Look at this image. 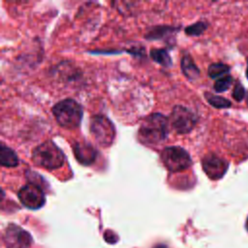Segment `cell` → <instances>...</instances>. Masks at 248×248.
I'll return each mask as SVG.
<instances>
[{"label":"cell","mask_w":248,"mask_h":248,"mask_svg":"<svg viewBox=\"0 0 248 248\" xmlns=\"http://www.w3.org/2000/svg\"><path fill=\"white\" fill-rule=\"evenodd\" d=\"M73 150L76 156V159L85 166L91 165L97 156V150L88 142L85 141H77L73 145Z\"/></svg>","instance_id":"30bf717a"},{"label":"cell","mask_w":248,"mask_h":248,"mask_svg":"<svg viewBox=\"0 0 248 248\" xmlns=\"http://www.w3.org/2000/svg\"><path fill=\"white\" fill-rule=\"evenodd\" d=\"M17 197L20 202L29 209H39L46 202L43 190L34 183H28L21 187L17 193Z\"/></svg>","instance_id":"52a82bcc"},{"label":"cell","mask_w":248,"mask_h":248,"mask_svg":"<svg viewBox=\"0 0 248 248\" xmlns=\"http://www.w3.org/2000/svg\"><path fill=\"white\" fill-rule=\"evenodd\" d=\"M0 162L3 167L13 168L18 165V158L12 148L2 144L0 148Z\"/></svg>","instance_id":"7c38bea8"},{"label":"cell","mask_w":248,"mask_h":248,"mask_svg":"<svg viewBox=\"0 0 248 248\" xmlns=\"http://www.w3.org/2000/svg\"><path fill=\"white\" fill-rule=\"evenodd\" d=\"M32 161L36 166L51 170L61 168L65 157L62 150L55 143L51 140H46L34 148Z\"/></svg>","instance_id":"7a4b0ae2"},{"label":"cell","mask_w":248,"mask_h":248,"mask_svg":"<svg viewBox=\"0 0 248 248\" xmlns=\"http://www.w3.org/2000/svg\"><path fill=\"white\" fill-rule=\"evenodd\" d=\"M244 94H245V90H244L243 86L241 85L240 82H237L234 85V88H233V91H232L233 99L236 100L237 102H240L244 98Z\"/></svg>","instance_id":"ac0fdd59"},{"label":"cell","mask_w":248,"mask_h":248,"mask_svg":"<svg viewBox=\"0 0 248 248\" xmlns=\"http://www.w3.org/2000/svg\"><path fill=\"white\" fill-rule=\"evenodd\" d=\"M52 113L60 126L66 129L77 128L82 118V108L73 99H64L52 108Z\"/></svg>","instance_id":"3957f363"},{"label":"cell","mask_w":248,"mask_h":248,"mask_svg":"<svg viewBox=\"0 0 248 248\" xmlns=\"http://www.w3.org/2000/svg\"><path fill=\"white\" fill-rule=\"evenodd\" d=\"M161 160L169 171L177 172L192 165L189 153L180 146H168L161 152Z\"/></svg>","instance_id":"277c9868"},{"label":"cell","mask_w":248,"mask_h":248,"mask_svg":"<svg viewBox=\"0 0 248 248\" xmlns=\"http://www.w3.org/2000/svg\"><path fill=\"white\" fill-rule=\"evenodd\" d=\"M90 133L97 143L103 147L109 146L115 138V129L111 121L104 115H95L90 119Z\"/></svg>","instance_id":"5b68a950"},{"label":"cell","mask_w":248,"mask_h":248,"mask_svg":"<svg viewBox=\"0 0 248 248\" xmlns=\"http://www.w3.org/2000/svg\"><path fill=\"white\" fill-rule=\"evenodd\" d=\"M230 67L224 63H213L208 67V76L211 78H220L223 75L229 73Z\"/></svg>","instance_id":"9a60e30c"},{"label":"cell","mask_w":248,"mask_h":248,"mask_svg":"<svg viewBox=\"0 0 248 248\" xmlns=\"http://www.w3.org/2000/svg\"><path fill=\"white\" fill-rule=\"evenodd\" d=\"M204 97L212 107L217 108H229L232 106V103L229 100H227L224 97L218 96V95H214V94L205 92Z\"/></svg>","instance_id":"5bb4252c"},{"label":"cell","mask_w":248,"mask_h":248,"mask_svg":"<svg viewBox=\"0 0 248 248\" xmlns=\"http://www.w3.org/2000/svg\"><path fill=\"white\" fill-rule=\"evenodd\" d=\"M181 69L184 76L189 79H196L200 76V70L189 54H184L181 59Z\"/></svg>","instance_id":"8fae6325"},{"label":"cell","mask_w":248,"mask_h":248,"mask_svg":"<svg viewBox=\"0 0 248 248\" xmlns=\"http://www.w3.org/2000/svg\"><path fill=\"white\" fill-rule=\"evenodd\" d=\"M169 134V119L161 113H151L139 129V139L144 144H157Z\"/></svg>","instance_id":"6da1fadb"},{"label":"cell","mask_w":248,"mask_h":248,"mask_svg":"<svg viewBox=\"0 0 248 248\" xmlns=\"http://www.w3.org/2000/svg\"><path fill=\"white\" fill-rule=\"evenodd\" d=\"M232 82V78L231 76H225L216 80L214 83V90L216 92H224L231 86Z\"/></svg>","instance_id":"e0dca14e"},{"label":"cell","mask_w":248,"mask_h":248,"mask_svg":"<svg viewBox=\"0 0 248 248\" xmlns=\"http://www.w3.org/2000/svg\"><path fill=\"white\" fill-rule=\"evenodd\" d=\"M7 248H29L32 242L31 235L21 228L10 225L4 235Z\"/></svg>","instance_id":"9c48e42d"},{"label":"cell","mask_w":248,"mask_h":248,"mask_svg":"<svg viewBox=\"0 0 248 248\" xmlns=\"http://www.w3.org/2000/svg\"><path fill=\"white\" fill-rule=\"evenodd\" d=\"M246 228H247V230H248V219H247V221H246Z\"/></svg>","instance_id":"44dd1931"},{"label":"cell","mask_w":248,"mask_h":248,"mask_svg":"<svg viewBox=\"0 0 248 248\" xmlns=\"http://www.w3.org/2000/svg\"><path fill=\"white\" fill-rule=\"evenodd\" d=\"M169 120L171 128L178 134L191 132L197 122L195 114L183 106H175L170 112Z\"/></svg>","instance_id":"8992f818"},{"label":"cell","mask_w":248,"mask_h":248,"mask_svg":"<svg viewBox=\"0 0 248 248\" xmlns=\"http://www.w3.org/2000/svg\"><path fill=\"white\" fill-rule=\"evenodd\" d=\"M155 248H166L164 245H160V246H156Z\"/></svg>","instance_id":"d6986e66"},{"label":"cell","mask_w":248,"mask_h":248,"mask_svg":"<svg viewBox=\"0 0 248 248\" xmlns=\"http://www.w3.org/2000/svg\"><path fill=\"white\" fill-rule=\"evenodd\" d=\"M202 170L205 174L213 180L220 179L226 173L229 163L215 154H207L202 160Z\"/></svg>","instance_id":"ba28073f"},{"label":"cell","mask_w":248,"mask_h":248,"mask_svg":"<svg viewBox=\"0 0 248 248\" xmlns=\"http://www.w3.org/2000/svg\"><path fill=\"white\" fill-rule=\"evenodd\" d=\"M207 28V24L203 21L196 22L185 28V33L189 36H200Z\"/></svg>","instance_id":"2e32d148"},{"label":"cell","mask_w":248,"mask_h":248,"mask_svg":"<svg viewBox=\"0 0 248 248\" xmlns=\"http://www.w3.org/2000/svg\"><path fill=\"white\" fill-rule=\"evenodd\" d=\"M150 57L164 67L171 66V58L164 48H153L150 50Z\"/></svg>","instance_id":"4fadbf2b"},{"label":"cell","mask_w":248,"mask_h":248,"mask_svg":"<svg viewBox=\"0 0 248 248\" xmlns=\"http://www.w3.org/2000/svg\"><path fill=\"white\" fill-rule=\"evenodd\" d=\"M246 77L248 78V66H247V69H246Z\"/></svg>","instance_id":"ffe728a7"}]
</instances>
